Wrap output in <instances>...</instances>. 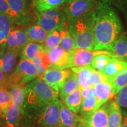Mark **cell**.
I'll list each match as a JSON object with an SVG mask.
<instances>
[{"instance_id":"1","label":"cell","mask_w":127,"mask_h":127,"mask_svg":"<svg viewBox=\"0 0 127 127\" xmlns=\"http://www.w3.org/2000/svg\"><path fill=\"white\" fill-rule=\"evenodd\" d=\"M120 18L109 1H102L96 9L94 29V51H112L114 42L121 34Z\"/></svg>"},{"instance_id":"2","label":"cell","mask_w":127,"mask_h":127,"mask_svg":"<svg viewBox=\"0 0 127 127\" xmlns=\"http://www.w3.org/2000/svg\"><path fill=\"white\" fill-rule=\"evenodd\" d=\"M59 93L42 79L37 78L25 86V95L21 115L37 120L46 106L58 99Z\"/></svg>"},{"instance_id":"3","label":"cell","mask_w":127,"mask_h":127,"mask_svg":"<svg viewBox=\"0 0 127 127\" xmlns=\"http://www.w3.org/2000/svg\"><path fill=\"white\" fill-rule=\"evenodd\" d=\"M95 20L96 9H94L69 22V30L75 41V48L94 51Z\"/></svg>"},{"instance_id":"4","label":"cell","mask_w":127,"mask_h":127,"mask_svg":"<svg viewBox=\"0 0 127 127\" xmlns=\"http://www.w3.org/2000/svg\"><path fill=\"white\" fill-rule=\"evenodd\" d=\"M38 78L37 68L32 60L21 59L15 71L7 77L5 85L9 88L14 85H26Z\"/></svg>"},{"instance_id":"5","label":"cell","mask_w":127,"mask_h":127,"mask_svg":"<svg viewBox=\"0 0 127 127\" xmlns=\"http://www.w3.org/2000/svg\"><path fill=\"white\" fill-rule=\"evenodd\" d=\"M35 12L37 24L41 25L48 33L55 30H60L69 25L60 7Z\"/></svg>"},{"instance_id":"6","label":"cell","mask_w":127,"mask_h":127,"mask_svg":"<svg viewBox=\"0 0 127 127\" xmlns=\"http://www.w3.org/2000/svg\"><path fill=\"white\" fill-rule=\"evenodd\" d=\"M102 2L99 0H75L69 3H64L60 8L66 20L69 22L96 9Z\"/></svg>"},{"instance_id":"7","label":"cell","mask_w":127,"mask_h":127,"mask_svg":"<svg viewBox=\"0 0 127 127\" xmlns=\"http://www.w3.org/2000/svg\"><path fill=\"white\" fill-rule=\"evenodd\" d=\"M69 61L68 68L90 65L94 58L99 54H107L115 58L112 52L107 50L91 51L84 48H74L69 51Z\"/></svg>"},{"instance_id":"8","label":"cell","mask_w":127,"mask_h":127,"mask_svg":"<svg viewBox=\"0 0 127 127\" xmlns=\"http://www.w3.org/2000/svg\"><path fill=\"white\" fill-rule=\"evenodd\" d=\"M60 101H52L42 111L36 123L39 127H60Z\"/></svg>"},{"instance_id":"9","label":"cell","mask_w":127,"mask_h":127,"mask_svg":"<svg viewBox=\"0 0 127 127\" xmlns=\"http://www.w3.org/2000/svg\"><path fill=\"white\" fill-rule=\"evenodd\" d=\"M11 11V18L15 24L28 25L32 21L27 0H8Z\"/></svg>"},{"instance_id":"10","label":"cell","mask_w":127,"mask_h":127,"mask_svg":"<svg viewBox=\"0 0 127 127\" xmlns=\"http://www.w3.org/2000/svg\"><path fill=\"white\" fill-rule=\"evenodd\" d=\"M72 73L71 69L48 68L44 73L42 79L51 88L59 93L60 89Z\"/></svg>"},{"instance_id":"11","label":"cell","mask_w":127,"mask_h":127,"mask_svg":"<svg viewBox=\"0 0 127 127\" xmlns=\"http://www.w3.org/2000/svg\"><path fill=\"white\" fill-rule=\"evenodd\" d=\"M109 103L101 106L93 114L82 117L81 123H84L90 127H108Z\"/></svg>"},{"instance_id":"12","label":"cell","mask_w":127,"mask_h":127,"mask_svg":"<svg viewBox=\"0 0 127 127\" xmlns=\"http://www.w3.org/2000/svg\"><path fill=\"white\" fill-rule=\"evenodd\" d=\"M46 51L47 52L50 63L49 68L68 69V66L69 61V52L66 51L60 45Z\"/></svg>"},{"instance_id":"13","label":"cell","mask_w":127,"mask_h":127,"mask_svg":"<svg viewBox=\"0 0 127 127\" xmlns=\"http://www.w3.org/2000/svg\"><path fill=\"white\" fill-rule=\"evenodd\" d=\"M30 42L24 29H15L11 32L8 38L6 49L21 52L23 47Z\"/></svg>"},{"instance_id":"14","label":"cell","mask_w":127,"mask_h":127,"mask_svg":"<svg viewBox=\"0 0 127 127\" xmlns=\"http://www.w3.org/2000/svg\"><path fill=\"white\" fill-rule=\"evenodd\" d=\"M20 51L6 49L0 58V69L7 77L15 71L17 66V58L21 55Z\"/></svg>"},{"instance_id":"15","label":"cell","mask_w":127,"mask_h":127,"mask_svg":"<svg viewBox=\"0 0 127 127\" xmlns=\"http://www.w3.org/2000/svg\"><path fill=\"white\" fill-rule=\"evenodd\" d=\"M95 96L96 99L97 109L107 103L115 95L113 87L110 81L101 82L95 86Z\"/></svg>"},{"instance_id":"16","label":"cell","mask_w":127,"mask_h":127,"mask_svg":"<svg viewBox=\"0 0 127 127\" xmlns=\"http://www.w3.org/2000/svg\"><path fill=\"white\" fill-rule=\"evenodd\" d=\"M60 127H77L81 121L82 116L70 110L63 101H60Z\"/></svg>"},{"instance_id":"17","label":"cell","mask_w":127,"mask_h":127,"mask_svg":"<svg viewBox=\"0 0 127 127\" xmlns=\"http://www.w3.org/2000/svg\"><path fill=\"white\" fill-rule=\"evenodd\" d=\"M14 23L11 17L6 14H0V47L6 50L8 38L14 30Z\"/></svg>"},{"instance_id":"18","label":"cell","mask_w":127,"mask_h":127,"mask_svg":"<svg viewBox=\"0 0 127 127\" xmlns=\"http://www.w3.org/2000/svg\"><path fill=\"white\" fill-rule=\"evenodd\" d=\"M71 69L77 75L79 88L92 86L93 68L90 65L82 67L71 68Z\"/></svg>"},{"instance_id":"19","label":"cell","mask_w":127,"mask_h":127,"mask_svg":"<svg viewBox=\"0 0 127 127\" xmlns=\"http://www.w3.org/2000/svg\"><path fill=\"white\" fill-rule=\"evenodd\" d=\"M112 53L115 58L127 63V34L121 33L114 42Z\"/></svg>"},{"instance_id":"20","label":"cell","mask_w":127,"mask_h":127,"mask_svg":"<svg viewBox=\"0 0 127 127\" xmlns=\"http://www.w3.org/2000/svg\"><path fill=\"white\" fill-rule=\"evenodd\" d=\"M31 42L43 44L47 39L48 33L41 25L34 24L24 29Z\"/></svg>"},{"instance_id":"21","label":"cell","mask_w":127,"mask_h":127,"mask_svg":"<svg viewBox=\"0 0 127 127\" xmlns=\"http://www.w3.org/2000/svg\"><path fill=\"white\" fill-rule=\"evenodd\" d=\"M123 114L121 106L116 100L109 103L108 114V127H121Z\"/></svg>"},{"instance_id":"22","label":"cell","mask_w":127,"mask_h":127,"mask_svg":"<svg viewBox=\"0 0 127 127\" xmlns=\"http://www.w3.org/2000/svg\"><path fill=\"white\" fill-rule=\"evenodd\" d=\"M6 127H18L21 118V110L13 102H11L4 116Z\"/></svg>"},{"instance_id":"23","label":"cell","mask_w":127,"mask_h":127,"mask_svg":"<svg viewBox=\"0 0 127 127\" xmlns=\"http://www.w3.org/2000/svg\"><path fill=\"white\" fill-rule=\"evenodd\" d=\"M78 88H79V86L77 75L75 73L72 72V74L68 77L63 87L60 89L59 96L61 101H64L65 98L68 95Z\"/></svg>"},{"instance_id":"24","label":"cell","mask_w":127,"mask_h":127,"mask_svg":"<svg viewBox=\"0 0 127 127\" xmlns=\"http://www.w3.org/2000/svg\"><path fill=\"white\" fill-rule=\"evenodd\" d=\"M127 68V63L118 58H112L102 73L108 78L115 77L120 71Z\"/></svg>"},{"instance_id":"25","label":"cell","mask_w":127,"mask_h":127,"mask_svg":"<svg viewBox=\"0 0 127 127\" xmlns=\"http://www.w3.org/2000/svg\"><path fill=\"white\" fill-rule=\"evenodd\" d=\"M44 50V47L43 44L30 41L22 49L20 55L21 59L32 60L39 52Z\"/></svg>"},{"instance_id":"26","label":"cell","mask_w":127,"mask_h":127,"mask_svg":"<svg viewBox=\"0 0 127 127\" xmlns=\"http://www.w3.org/2000/svg\"><path fill=\"white\" fill-rule=\"evenodd\" d=\"M83 98L82 97L81 90L79 88L72 92L65 98V104L68 108L74 113H78L80 111L81 107Z\"/></svg>"},{"instance_id":"27","label":"cell","mask_w":127,"mask_h":127,"mask_svg":"<svg viewBox=\"0 0 127 127\" xmlns=\"http://www.w3.org/2000/svg\"><path fill=\"white\" fill-rule=\"evenodd\" d=\"M32 61L34 63L35 65L37 68L38 78L42 79V77L45 71L50 67V61L48 57L47 52L44 50L36 55L35 58Z\"/></svg>"},{"instance_id":"28","label":"cell","mask_w":127,"mask_h":127,"mask_svg":"<svg viewBox=\"0 0 127 127\" xmlns=\"http://www.w3.org/2000/svg\"><path fill=\"white\" fill-rule=\"evenodd\" d=\"M25 86L26 85H14L9 88L11 96V102L21 109L23 107L25 99Z\"/></svg>"},{"instance_id":"29","label":"cell","mask_w":127,"mask_h":127,"mask_svg":"<svg viewBox=\"0 0 127 127\" xmlns=\"http://www.w3.org/2000/svg\"><path fill=\"white\" fill-rule=\"evenodd\" d=\"M66 0H38L33 2L35 12H41L61 7Z\"/></svg>"},{"instance_id":"30","label":"cell","mask_w":127,"mask_h":127,"mask_svg":"<svg viewBox=\"0 0 127 127\" xmlns=\"http://www.w3.org/2000/svg\"><path fill=\"white\" fill-rule=\"evenodd\" d=\"M60 31L61 36V42L60 44V47L68 52L75 48V41L69 32V25L60 30Z\"/></svg>"},{"instance_id":"31","label":"cell","mask_w":127,"mask_h":127,"mask_svg":"<svg viewBox=\"0 0 127 127\" xmlns=\"http://www.w3.org/2000/svg\"><path fill=\"white\" fill-rule=\"evenodd\" d=\"M108 79L113 87L115 95H117L127 85V68L120 71L115 77L108 78Z\"/></svg>"},{"instance_id":"32","label":"cell","mask_w":127,"mask_h":127,"mask_svg":"<svg viewBox=\"0 0 127 127\" xmlns=\"http://www.w3.org/2000/svg\"><path fill=\"white\" fill-rule=\"evenodd\" d=\"M97 104L95 96L83 99L79 113L82 117H86L97 110Z\"/></svg>"},{"instance_id":"33","label":"cell","mask_w":127,"mask_h":127,"mask_svg":"<svg viewBox=\"0 0 127 127\" xmlns=\"http://www.w3.org/2000/svg\"><path fill=\"white\" fill-rule=\"evenodd\" d=\"M61 39L60 30H55L49 32L45 42L43 44L44 50L47 51L59 46Z\"/></svg>"},{"instance_id":"34","label":"cell","mask_w":127,"mask_h":127,"mask_svg":"<svg viewBox=\"0 0 127 127\" xmlns=\"http://www.w3.org/2000/svg\"><path fill=\"white\" fill-rule=\"evenodd\" d=\"M11 102V96L9 89L5 84L0 85V107L2 109L3 118Z\"/></svg>"},{"instance_id":"35","label":"cell","mask_w":127,"mask_h":127,"mask_svg":"<svg viewBox=\"0 0 127 127\" xmlns=\"http://www.w3.org/2000/svg\"><path fill=\"white\" fill-rule=\"evenodd\" d=\"M112 57L107 54H99L95 56L92 61L91 65L94 69L102 72Z\"/></svg>"},{"instance_id":"36","label":"cell","mask_w":127,"mask_h":127,"mask_svg":"<svg viewBox=\"0 0 127 127\" xmlns=\"http://www.w3.org/2000/svg\"><path fill=\"white\" fill-rule=\"evenodd\" d=\"M108 80V77L106 76L102 72L98 71L94 69L93 70V81H92V86L95 87L98 84L101 82L107 81Z\"/></svg>"},{"instance_id":"37","label":"cell","mask_w":127,"mask_h":127,"mask_svg":"<svg viewBox=\"0 0 127 127\" xmlns=\"http://www.w3.org/2000/svg\"><path fill=\"white\" fill-rule=\"evenodd\" d=\"M115 100L121 107L127 108V85L117 94Z\"/></svg>"},{"instance_id":"38","label":"cell","mask_w":127,"mask_h":127,"mask_svg":"<svg viewBox=\"0 0 127 127\" xmlns=\"http://www.w3.org/2000/svg\"><path fill=\"white\" fill-rule=\"evenodd\" d=\"M18 127H39L36 121L21 115V118Z\"/></svg>"},{"instance_id":"39","label":"cell","mask_w":127,"mask_h":127,"mask_svg":"<svg viewBox=\"0 0 127 127\" xmlns=\"http://www.w3.org/2000/svg\"><path fill=\"white\" fill-rule=\"evenodd\" d=\"M0 14H6L11 17V11L8 0H0Z\"/></svg>"},{"instance_id":"40","label":"cell","mask_w":127,"mask_h":127,"mask_svg":"<svg viewBox=\"0 0 127 127\" xmlns=\"http://www.w3.org/2000/svg\"><path fill=\"white\" fill-rule=\"evenodd\" d=\"M80 89V88H79ZM81 93L83 99L87 98L92 97L95 96V87L93 86L88 87V88H81Z\"/></svg>"},{"instance_id":"41","label":"cell","mask_w":127,"mask_h":127,"mask_svg":"<svg viewBox=\"0 0 127 127\" xmlns=\"http://www.w3.org/2000/svg\"><path fill=\"white\" fill-rule=\"evenodd\" d=\"M120 5L127 21V0H120Z\"/></svg>"},{"instance_id":"42","label":"cell","mask_w":127,"mask_h":127,"mask_svg":"<svg viewBox=\"0 0 127 127\" xmlns=\"http://www.w3.org/2000/svg\"><path fill=\"white\" fill-rule=\"evenodd\" d=\"M7 76L3 72V71L0 69V85L5 84L6 81H7Z\"/></svg>"},{"instance_id":"43","label":"cell","mask_w":127,"mask_h":127,"mask_svg":"<svg viewBox=\"0 0 127 127\" xmlns=\"http://www.w3.org/2000/svg\"><path fill=\"white\" fill-rule=\"evenodd\" d=\"M121 127H127V113L124 112L123 114V121Z\"/></svg>"},{"instance_id":"44","label":"cell","mask_w":127,"mask_h":127,"mask_svg":"<svg viewBox=\"0 0 127 127\" xmlns=\"http://www.w3.org/2000/svg\"><path fill=\"white\" fill-rule=\"evenodd\" d=\"M77 127H88V125H87L84 123H79L78 124Z\"/></svg>"},{"instance_id":"45","label":"cell","mask_w":127,"mask_h":127,"mask_svg":"<svg viewBox=\"0 0 127 127\" xmlns=\"http://www.w3.org/2000/svg\"><path fill=\"white\" fill-rule=\"evenodd\" d=\"M75 1V0H66V2L65 3H69L72 2V1ZM99 1H109V0H99Z\"/></svg>"},{"instance_id":"46","label":"cell","mask_w":127,"mask_h":127,"mask_svg":"<svg viewBox=\"0 0 127 127\" xmlns=\"http://www.w3.org/2000/svg\"><path fill=\"white\" fill-rule=\"evenodd\" d=\"M1 117H3V113H2V109H1V107H0V118H1Z\"/></svg>"},{"instance_id":"47","label":"cell","mask_w":127,"mask_h":127,"mask_svg":"<svg viewBox=\"0 0 127 127\" xmlns=\"http://www.w3.org/2000/svg\"><path fill=\"white\" fill-rule=\"evenodd\" d=\"M4 51H5V50H4V51H0V58H1V56H2V55L3 52H4Z\"/></svg>"},{"instance_id":"48","label":"cell","mask_w":127,"mask_h":127,"mask_svg":"<svg viewBox=\"0 0 127 127\" xmlns=\"http://www.w3.org/2000/svg\"><path fill=\"white\" fill-rule=\"evenodd\" d=\"M4 50H3L2 48L0 47V51H4Z\"/></svg>"},{"instance_id":"49","label":"cell","mask_w":127,"mask_h":127,"mask_svg":"<svg viewBox=\"0 0 127 127\" xmlns=\"http://www.w3.org/2000/svg\"><path fill=\"white\" fill-rule=\"evenodd\" d=\"M38 1V0H33V2H36V1Z\"/></svg>"}]
</instances>
